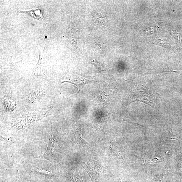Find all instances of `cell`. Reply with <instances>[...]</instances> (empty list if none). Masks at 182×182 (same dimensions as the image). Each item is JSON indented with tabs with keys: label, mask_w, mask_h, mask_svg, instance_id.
Listing matches in <instances>:
<instances>
[{
	"label": "cell",
	"mask_w": 182,
	"mask_h": 182,
	"mask_svg": "<svg viewBox=\"0 0 182 182\" xmlns=\"http://www.w3.org/2000/svg\"><path fill=\"white\" fill-rule=\"evenodd\" d=\"M36 171L38 172H40L41 173H44L46 174H49L51 173V171L50 170H47L44 169H36Z\"/></svg>",
	"instance_id": "cell-9"
},
{
	"label": "cell",
	"mask_w": 182,
	"mask_h": 182,
	"mask_svg": "<svg viewBox=\"0 0 182 182\" xmlns=\"http://www.w3.org/2000/svg\"><path fill=\"white\" fill-rule=\"evenodd\" d=\"M55 144L56 140L53 136L52 135L48 142L47 149L43 155V157L44 158H50L53 157V152L54 151Z\"/></svg>",
	"instance_id": "cell-2"
},
{
	"label": "cell",
	"mask_w": 182,
	"mask_h": 182,
	"mask_svg": "<svg viewBox=\"0 0 182 182\" xmlns=\"http://www.w3.org/2000/svg\"><path fill=\"white\" fill-rule=\"evenodd\" d=\"M96 82V81L95 80H94L93 77L83 75V78L82 79L79 77L78 79L76 80L69 81H63L62 83L67 82V83L75 85L77 87L78 93H79L86 84Z\"/></svg>",
	"instance_id": "cell-1"
},
{
	"label": "cell",
	"mask_w": 182,
	"mask_h": 182,
	"mask_svg": "<svg viewBox=\"0 0 182 182\" xmlns=\"http://www.w3.org/2000/svg\"><path fill=\"white\" fill-rule=\"evenodd\" d=\"M20 13L27 14L32 17L39 20H42L44 17L40 9H33L28 11H20Z\"/></svg>",
	"instance_id": "cell-4"
},
{
	"label": "cell",
	"mask_w": 182,
	"mask_h": 182,
	"mask_svg": "<svg viewBox=\"0 0 182 182\" xmlns=\"http://www.w3.org/2000/svg\"><path fill=\"white\" fill-rule=\"evenodd\" d=\"M33 73L36 76H42L44 74L42 63L40 59L33 69Z\"/></svg>",
	"instance_id": "cell-7"
},
{
	"label": "cell",
	"mask_w": 182,
	"mask_h": 182,
	"mask_svg": "<svg viewBox=\"0 0 182 182\" xmlns=\"http://www.w3.org/2000/svg\"><path fill=\"white\" fill-rule=\"evenodd\" d=\"M109 147L112 152L116 157L118 158L123 159V153L119 148L111 142L109 143Z\"/></svg>",
	"instance_id": "cell-5"
},
{
	"label": "cell",
	"mask_w": 182,
	"mask_h": 182,
	"mask_svg": "<svg viewBox=\"0 0 182 182\" xmlns=\"http://www.w3.org/2000/svg\"><path fill=\"white\" fill-rule=\"evenodd\" d=\"M75 138L77 142L82 146L86 147L87 146V142L84 139L81 134V130L76 125L74 127Z\"/></svg>",
	"instance_id": "cell-3"
},
{
	"label": "cell",
	"mask_w": 182,
	"mask_h": 182,
	"mask_svg": "<svg viewBox=\"0 0 182 182\" xmlns=\"http://www.w3.org/2000/svg\"><path fill=\"white\" fill-rule=\"evenodd\" d=\"M15 138L14 137H4L1 136V145L3 146H8L15 142Z\"/></svg>",
	"instance_id": "cell-6"
},
{
	"label": "cell",
	"mask_w": 182,
	"mask_h": 182,
	"mask_svg": "<svg viewBox=\"0 0 182 182\" xmlns=\"http://www.w3.org/2000/svg\"><path fill=\"white\" fill-rule=\"evenodd\" d=\"M91 64L94 65L96 69L98 70L99 73L105 71L103 65L99 62L97 61H93L91 62Z\"/></svg>",
	"instance_id": "cell-8"
}]
</instances>
